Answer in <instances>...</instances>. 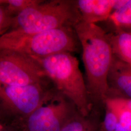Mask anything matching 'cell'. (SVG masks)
Listing matches in <instances>:
<instances>
[{
	"label": "cell",
	"instance_id": "1",
	"mask_svg": "<svg viewBox=\"0 0 131 131\" xmlns=\"http://www.w3.org/2000/svg\"><path fill=\"white\" fill-rule=\"evenodd\" d=\"M73 28L82 47L91 111L103 115L108 95V75L113 58L107 34L96 24L82 21Z\"/></svg>",
	"mask_w": 131,
	"mask_h": 131
},
{
	"label": "cell",
	"instance_id": "2",
	"mask_svg": "<svg viewBox=\"0 0 131 131\" xmlns=\"http://www.w3.org/2000/svg\"><path fill=\"white\" fill-rule=\"evenodd\" d=\"M77 41L72 26H63L31 35L8 31L0 37V50H11L32 58H40L76 52Z\"/></svg>",
	"mask_w": 131,
	"mask_h": 131
},
{
	"label": "cell",
	"instance_id": "3",
	"mask_svg": "<svg viewBox=\"0 0 131 131\" xmlns=\"http://www.w3.org/2000/svg\"><path fill=\"white\" fill-rule=\"evenodd\" d=\"M33 59L41 67L57 90L69 99L82 115H89L92 106L77 58L71 53L63 52Z\"/></svg>",
	"mask_w": 131,
	"mask_h": 131
},
{
	"label": "cell",
	"instance_id": "4",
	"mask_svg": "<svg viewBox=\"0 0 131 131\" xmlns=\"http://www.w3.org/2000/svg\"><path fill=\"white\" fill-rule=\"evenodd\" d=\"M80 20L75 1L39 0L14 17L8 31L31 35L63 26L74 27Z\"/></svg>",
	"mask_w": 131,
	"mask_h": 131
},
{
	"label": "cell",
	"instance_id": "5",
	"mask_svg": "<svg viewBox=\"0 0 131 131\" xmlns=\"http://www.w3.org/2000/svg\"><path fill=\"white\" fill-rule=\"evenodd\" d=\"M79 112L69 99L54 88L27 117L21 119L20 131H60Z\"/></svg>",
	"mask_w": 131,
	"mask_h": 131
},
{
	"label": "cell",
	"instance_id": "6",
	"mask_svg": "<svg viewBox=\"0 0 131 131\" xmlns=\"http://www.w3.org/2000/svg\"><path fill=\"white\" fill-rule=\"evenodd\" d=\"M49 79L37 61L19 52L0 50V84L26 85Z\"/></svg>",
	"mask_w": 131,
	"mask_h": 131
},
{
	"label": "cell",
	"instance_id": "7",
	"mask_svg": "<svg viewBox=\"0 0 131 131\" xmlns=\"http://www.w3.org/2000/svg\"><path fill=\"white\" fill-rule=\"evenodd\" d=\"M54 89L47 87L46 81L26 85L0 84V103L6 110L23 119L38 107Z\"/></svg>",
	"mask_w": 131,
	"mask_h": 131
},
{
	"label": "cell",
	"instance_id": "8",
	"mask_svg": "<svg viewBox=\"0 0 131 131\" xmlns=\"http://www.w3.org/2000/svg\"><path fill=\"white\" fill-rule=\"evenodd\" d=\"M126 0L75 1L80 21L96 24L108 20L113 13L124 5Z\"/></svg>",
	"mask_w": 131,
	"mask_h": 131
},
{
	"label": "cell",
	"instance_id": "9",
	"mask_svg": "<svg viewBox=\"0 0 131 131\" xmlns=\"http://www.w3.org/2000/svg\"><path fill=\"white\" fill-rule=\"evenodd\" d=\"M107 82L108 98L131 100V66L114 55Z\"/></svg>",
	"mask_w": 131,
	"mask_h": 131
},
{
	"label": "cell",
	"instance_id": "10",
	"mask_svg": "<svg viewBox=\"0 0 131 131\" xmlns=\"http://www.w3.org/2000/svg\"><path fill=\"white\" fill-rule=\"evenodd\" d=\"M107 35L114 56L131 66V32L116 28Z\"/></svg>",
	"mask_w": 131,
	"mask_h": 131
},
{
	"label": "cell",
	"instance_id": "11",
	"mask_svg": "<svg viewBox=\"0 0 131 131\" xmlns=\"http://www.w3.org/2000/svg\"><path fill=\"white\" fill-rule=\"evenodd\" d=\"M102 116L93 112L87 116L77 113L60 131H102Z\"/></svg>",
	"mask_w": 131,
	"mask_h": 131
},
{
	"label": "cell",
	"instance_id": "12",
	"mask_svg": "<svg viewBox=\"0 0 131 131\" xmlns=\"http://www.w3.org/2000/svg\"><path fill=\"white\" fill-rule=\"evenodd\" d=\"M105 104L115 111L118 117V123L115 131H131V111L119 98H108Z\"/></svg>",
	"mask_w": 131,
	"mask_h": 131
},
{
	"label": "cell",
	"instance_id": "13",
	"mask_svg": "<svg viewBox=\"0 0 131 131\" xmlns=\"http://www.w3.org/2000/svg\"><path fill=\"white\" fill-rule=\"evenodd\" d=\"M108 20L115 28L131 32V0H126L124 5L113 13Z\"/></svg>",
	"mask_w": 131,
	"mask_h": 131
},
{
	"label": "cell",
	"instance_id": "14",
	"mask_svg": "<svg viewBox=\"0 0 131 131\" xmlns=\"http://www.w3.org/2000/svg\"><path fill=\"white\" fill-rule=\"evenodd\" d=\"M103 115L102 121V131H115L118 121L116 113L110 106L105 104Z\"/></svg>",
	"mask_w": 131,
	"mask_h": 131
},
{
	"label": "cell",
	"instance_id": "15",
	"mask_svg": "<svg viewBox=\"0 0 131 131\" xmlns=\"http://www.w3.org/2000/svg\"><path fill=\"white\" fill-rule=\"evenodd\" d=\"M39 0H7L6 8L10 15L14 17L29 7L37 4Z\"/></svg>",
	"mask_w": 131,
	"mask_h": 131
},
{
	"label": "cell",
	"instance_id": "16",
	"mask_svg": "<svg viewBox=\"0 0 131 131\" xmlns=\"http://www.w3.org/2000/svg\"><path fill=\"white\" fill-rule=\"evenodd\" d=\"M13 18L8 12L5 5H0V37L9 30Z\"/></svg>",
	"mask_w": 131,
	"mask_h": 131
},
{
	"label": "cell",
	"instance_id": "17",
	"mask_svg": "<svg viewBox=\"0 0 131 131\" xmlns=\"http://www.w3.org/2000/svg\"><path fill=\"white\" fill-rule=\"evenodd\" d=\"M121 99L122 100L123 103H124L125 106L131 111V100L123 99Z\"/></svg>",
	"mask_w": 131,
	"mask_h": 131
},
{
	"label": "cell",
	"instance_id": "18",
	"mask_svg": "<svg viewBox=\"0 0 131 131\" xmlns=\"http://www.w3.org/2000/svg\"><path fill=\"white\" fill-rule=\"evenodd\" d=\"M4 131H19V128L14 127H7Z\"/></svg>",
	"mask_w": 131,
	"mask_h": 131
},
{
	"label": "cell",
	"instance_id": "19",
	"mask_svg": "<svg viewBox=\"0 0 131 131\" xmlns=\"http://www.w3.org/2000/svg\"><path fill=\"white\" fill-rule=\"evenodd\" d=\"M7 4V0H0V5H6Z\"/></svg>",
	"mask_w": 131,
	"mask_h": 131
},
{
	"label": "cell",
	"instance_id": "20",
	"mask_svg": "<svg viewBox=\"0 0 131 131\" xmlns=\"http://www.w3.org/2000/svg\"><path fill=\"white\" fill-rule=\"evenodd\" d=\"M7 127L5 126L4 125H3L0 122V131H4L5 129Z\"/></svg>",
	"mask_w": 131,
	"mask_h": 131
},
{
	"label": "cell",
	"instance_id": "21",
	"mask_svg": "<svg viewBox=\"0 0 131 131\" xmlns=\"http://www.w3.org/2000/svg\"><path fill=\"white\" fill-rule=\"evenodd\" d=\"M2 111L0 108V122H1V121L2 119Z\"/></svg>",
	"mask_w": 131,
	"mask_h": 131
}]
</instances>
